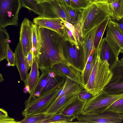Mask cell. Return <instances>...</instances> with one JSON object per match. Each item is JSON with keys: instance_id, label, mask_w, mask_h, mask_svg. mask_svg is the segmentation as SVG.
<instances>
[{"instance_id": "cell-16", "label": "cell", "mask_w": 123, "mask_h": 123, "mask_svg": "<svg viewBox=\"0 0 123 123\" xmlns=\"http://www.w3.org/2000/svg\"><path fill=\"white\" fill-rule=\"evenodd\" d=\"M33 21L34 23L41 27L54 31L65 38V26L61 18H47L39 16L34 18Z\"/></svg>"}, {"instance_id": "cell-39", "label": "cell", "mask_w": 123, "mask_h": 123, "mask_svg": "<svg viewBox=\"0 0 123 123\" xmlns=\"http://www.w3.org/2000/svg\"><path fill=\"white\" fill-rule=\"evenodd\" d=\"M53 1L64 7L71 6L70 0H53Z\"/></svg>"}, {"instance_id": "cell-46", "label": "cell", "mask_w": 123, "mask_h": 123, "mask_svg": "<svg viewBox=\"0 0 123 123\" xmlns=\"http://www.w3.org/2000/svg\"><path fill=\"white\" fill-rule=\"evenodd\" d=\"M4 79L3 78L2 75L0 73V82H2L3 81Z\"/></svg>"}, {"instance_id": "cell-25", "label": "cell", "mask_w": 123, "mask_h": 123, "mask_svg": "<svg viewBox=\"0 0 123 123\" xmlns=\"http://www.w3.org/2000/svg\"><path fill=\"white\" fill-rule=\"evenodd\" d=\"M84 88L77 83L65 77L63 87L58 92L56 97L61 96L68 92L81 90Z\"/></svg>"}, {"instance_id": "cell-32", "label": "cell", "mask_w": 123, "mask_h": 123, "mask_svg": "<svg viewBox=\"0 0 123 123\" xmlns=\"http://www.w3.org/2000/svg\"><path fill=\"white\" fill-rule=\"evenodd\" d=\"M75 32L74 34L75 39L78 44H82L83 40L82 31V22L80 21L74 25Z\"/></svg>"}, {"instance_id": "cell-50", "label": "cell", "mask_w": 123, "mask_h": 123, "mask_svg": "<svg viewBox=\"0 0 123 123\" xmlns=\"http://www.w3.org/2000/svg\"></svg>"}, {"instance_id": "cell-12", "label": "cell", "mask_w": 123, "mask_h": 123, "mask_svg": "<svg viewBox=\"0 0 123 123\" xmlns=\"http://www.w3.org/2000/svg\"><path fill=\"white\" fill-rule=\"evenodd\" d=\"M81 90L68 92L57 97L50 105L45 113L53 115L62 112L78 97Z\"/></svg>"}, {"instance_id": "cell-5", "label": "cell", "mask_w": 123, "mask_h": 123, "mask_svg": "<svg viewBox=\"0 0 123 123\" xmlns=\"http://www.w3.org/2000/svg\"><path fill=\"white\" fill-rule=\"evenodd\" d=\"M64 60L69 66L82 73L86 65L82 44H76L65 39L62 46Z\"/></svg>"}, {"instance_id": "cell-26", "label": "cell", "mask_w": 123, "mask_h": 123, "mask_svg": "<svg viewBox=\"0 0 123 123\" xmlns=\"http://www.w3.org/2000/svg\"><path fill=\"white\" fill-rule=\"evenodd\" d=\"M10 37L5 28H0V61L5 59Z\"/></svg>"}, {"instance_id": "cell-24", "label": "cell", "mask_w": 123, "mask_h": 123, "mask_svg": "<svg viewBox=\"0 0 123 123\" xmlns=\"http://www.w3.org/2000/svg\"><path fill=\"white\" fill-rule=\"evenodd\" d=\"M39 26L33 22L32 27V50L33 53V58H38L40 48V39L39 29Z\"/></svg>"}, {"instance_id": "cell-23", "label": "cell", "mask_w": 123, "mask_h": 123, "mask_svg": "<svg viewBox=\"0 0 123 123\" xmlns=\"http://www.w3.org/2000/svg\"><path fill=\"white\" fill-rule=\"evenodd\" d=\"M64 7L68 22L74 25L81 21L82 17V9L75 8L71 6Z\"/></svg>"}, {"instance_id": "cell-47", "label": "cell", "mask_w": 123, "mask_h": 123, "mask_svg": "<svg viewBox=\"0 0 123 123\" xmlns=\"http://www.w3.org/2000/svg\"><path fill=\"white\" fill-rule=\"evenodd\" d=\"M95 1L97 2H105L106 0H94Z\"/></svg>"}, {"instance_id": "cell-18", "label": "cell", "mask_w": 123, "mask_h": 123, "mask_svg": "<svg viewBox=\"0 0 123 123\" xmlns=\"http://www.w3.org/2000/svg\"><path fill=\"white\" fill-rule=\"evenodd\" d=\"M15 65L19 74L21 80L24 81L25 86H27L28 71L30 67L26 57L23 52L22 46L19 42L15 49Z\"/></svg>"}, {"instance_id": "cell-28", "label": "cell", "mask_w": 123, "mask_h": 123, "mask_svg": "<svg viewBox=\"0 0 123 123\" xmlns=\"http://www.w3.org/2000/svg\"><path fill=\"white\" fill-rule=\"evenodd\" d=\"M75 119V117L66 115L60 113L53 115L41 123H73L72 121Z\"/></svg>"}, {"instance_id": "cell-4", "label": "cell", "mask_w": 123, "mask_h": 123, "mask_svg": "<svg viewBox=\"0 0 123 123\" xmlns=\"http://www.w3.org/2000/svg\"><path fill=\"white\" fill-rule=\"evenodd\" d=\"M65 80L60 82L41 96L29 101H25V108L22 112V115L25 117L28 115L45 113L62 88Z\"/></svg>"}, {"instance_id": "cell-7", "label": "cell", "mask_w": 123, "mask_h": 123, "mask_svg": "<svg viewBox=\"0 0 123 123\" xmlns=\"http://www.w3.org/2000/svg\"><path fill=\"white\" fill-rule=\"evenodd\" d=\"M41 72L37 85L25 101H29L41 96L65 79V76L56 73L51 68Z\"/></svg>"}, {"instance_id": "cell-8", "label": "cell", "mask_w": 123, "mask_h": 123, "mask_svg": "<svg viewBox=\"0 0 123 123\" xmlns=\"http://www.w3.org/2000/svg\"><path fill=\"white\" fill-rule=\"evenodd\" d=\"M22 7L20 0H0V28L9 25L17 26Z\"/></svg>"}, {"instance_id": "cell-43", "label": "cell", "mask_w": 123, "mask_h": 123, "mask_svg": "<svg viewBox=\"0 0 123 123\" xmlns=\"http://www.w3.org/2000/svg\"><path fill=\"white\" fill-rule=\"evenodd\" d=\"M118 24L120 29L123 33V19H122L117 21H116Z\"/></svg>"}, {"instance_id": "cell-34", "label": "cell", "mask_w": 123, "mask_h": 123, "mask_svg": "<svg viewBox=\"0 0 123 123\" xmlns=\"http://www.w3.org/2000/svg\"><path fill=\"white\" fill-rule=\"evenodd\" d=\"M71 6L77 9H83L86 8L91 2L87 0H70Z\"/></svg>"}, {"instance_id": "cell-10", "label": "cell", "mask_w": 123, "mask_h": 123, "mask_svg": "<svg viewBox=\"0 0 123 123\" xmlns=\"http://www.w3.org/2000/svg\"><path fill=\"white\" fill-rule=\"evenodd\" d=\"M110 69L112 76L103 91L111 95L123 93V64L119 61Z\"/></svg>"}, {"instance_id": "cell-44", "label": "cell", "mask_w": 123, "mask_h": 123, "mask_svg": "<svg viewBox=\"0 0 123 123\" xmlns=\"http://www.w3.org/2000/svg\"><path fill=\"white\" fill-rule=\"evenodd\" d=\"M38 3L40 4L45 2H50L53 1V0H34Z\"/></svg>"}, {"instance_id": "cell-3", "label": "cell", "mask_w": 123, "mask_h": 123, "mask_svg": "<svg viewBox=\"0 0 123 123\" xmlns=\"http://www.w3.org/2000/svg\"><path fill=\"white\" fill-rule=\"evenodd\" d=\"M112 75L107 61L101 60L97 55L92 71L85 89L95 96L104 90Z\"/></svg>"}, {"instance_id": "cell-41", "label": "cell", "mask_w": 123, "mask_h": 123, "mask_svg": "<svg viewBox=\"0 0 123 123\" xmlns=\"http://www.w3.org/2000/svg\"><path fill=\"white\" fill-rule=\"evenodd\" d=\"M33 53L31 50L28 54L26 56L27 59L28 63L31 68L32 63L33 60Z\"/></svg>"}, {"instance_id": "cell-19", "label": "cell", "mask_w": 123, "mask_h": 123, "mask_svg": "<svg viewBox=\"0 0 123 123\" xmlns=\"http://www.w3.org/2000/svg\"><path fill=\"white\" fill-rule=\"evenodd\" d=\"M31 69L28 74L27 85L25 87L28 90L30 94L32 92L37 85L40 77V72L37 63V58H33V62Z\"/></svg>"}, {"instance_id": "cell-17", "label": "cell", "mask_w": 123, "mask_h": 123, "mask_svg": "<svg viewBox=\"0 0 123 123\" xmlns=\"http://www.w3.org/2000/svg\"><path fill=\"white\" fill-rule=\"evenodd\" d=\"M51 68L56 73L68 77L75 81L84 89L81 73L69 66L64 61L54 64Z\"/></svg>"}, {"instance_id": "cell-29", "label": "cell", "mask_w": 123, "mask_h": 123, "mask_svg": "<svg viewBox=\"0 0 123 123\" xmlns=\"http://www.w3.org/2000/svg\"><path fill=\"white\" fill-rule=\"evenodd\" d=\"M53 115L46 113L28 115L25 117L22 120L18 121V123H41Z\"/></svg>"}, {"instance_id": "cell-13", "label": "cell", "mask_w": 123, "mask_h": 123, "mask_svg": "<svg viewBox=\"0 0 123 123\" xmlns=\"http://www.w3.org/2000/svg\"><path fill=\"white\" fill-rule=\"evenodd\" d=\"M97 55L103 61H107L110 69L119 61V55L106 37L102 39L97 48Z\"/></svg>"}, {"instance_id": "cell-40", "label": "cell", "mask_w": 123, "mask_h": 123, "mask_svg": "<svg viewBox=\"0 0 123 123\" xmlns=\"http://www.w3.org/2000/svg\"><path fill=\"white\" fill-rule=\"evenodd\" d=\"M61 19L64 22L65 26L72 32L74 35L75 32V29L74 25L71 23L63 20L62 19Z\"/></svg>"}, {"instance_id": "cell-31", "label": "cell", "mask_w": 123, "mask_h": 123, "mask_svg": "<svg viewBox=\"0 0 123 123\" xmlns=\"http://www.w3.org/2000/svg\"><path fill=\"white\" fill-rule=\"evenodd\" d=\"M22 7L26 8L39 16L42 15L41 6L34 0H20Z\"/></svg>"}, {"instance_id": "cell-21", "label": "cell", "mask_w": 123, "mask_h": 123, "mask_svg": "<svg viewBox=\"0 0 123 123\" xmlns=\"http://www.w3.org/2000/svg\"><path fill=\"white\" fill-rule=\"evenodd\" d=\"M86 102L78 97L73 102L61 113L66 115L76 117L82 113Z\"/></svg>"}, {"instance_id": "cell-1", "label": "cell", "mask_w": 123, "mask_h": 123, "mask_svg": "<svg viewBox=\"0 0 123 123\" xmlns=\"http://www.w3.org/2000/svg\"><path fill=\"white\" fill-rule=\"evenodd\" d=\"M39 26L40 43L37 63L42 71L64 61L62 46L66 38L54 31Z\"/></svg>"}, {"instance_id": "cell-45", "label": "cell", "mask_w": 123, "mask_h": 123, "mask_svg": "<svg viewBox=\"0 0 123 123\" xmlns=\"http://www.w3.org/2000/svg\"><path fill=\"white\" fill-rule=\"evenodd\" d=\"M116 0H106V2L109 4H111Z\"/></svg>"}, {"instance_id": "cell-48", "label": "cell", "mask_w": 123, "mask_h": 123, "mask_svg": "<svg viewBox=\"0 0 123 123\" xmlns=\"http://www.w3.org/2000/svg\"><path fill=\"white\" fill-rule=\"evenodd\" d=\"M123 64V57L122 58L120 61Z\"/></svg>"}, {"instance_id": "cell-2", "label": "cell", "mask_w": 123, "mask_h": 123, "mask_svg": "<svg viewBox=\"0 0 123 123\" xmlns=\"http://www.w3.org/2000/svg\"><path fill=\"white\" fill-rule=\"evenodd\" d=\"M82 31L83 38L91 31L107 18L112 17L109 5L106 1H94L82 9Z\"/></svg>"}, {"instance_id": "cell-30", "label": "cell", "mask_w": 123, "mask_h": 123, "mask_svg": "<svg viewBox=\"0 0 123 123\" xmlns=\"http://www.w3.org/2000/svg\"><path fill=\"white\" fill-rule=\"evenodd\" d=\"M110 18H107L98 26L94 38L93 47L94 49H96L98 47Z\"/></svg>"}, {"instance_id": "cell-36", "label": "cell", "mask_w": 123, "mask_h": 123, "mask_svg": "<svg viewBox=\"0 0 123 123\" xmlns=\"http://www.w3.org/2000/svg\"><path fill=\"white\" fill-rule=\"evenodd\" d=\"M94 96L85 89H83L79 93L78 97L81 99L87 101Z\"/></svg>"}, {"instance_id": "cell-9", "label": "cell", "mask_w": 123, "mask_h": 123, "mask_svg": "<svg viewBox=\"0 0 123 123\" xmlns=\"http://www.w3.org/2000/svg\"><path fill=\"white\" fill-rule=\"evenodd\" d=\"M123 115L108 111L96 114H80L76 117L75 123H119L123 120Z\"/></svg>"}, {"instance_id": "cell-42", "label": "cell", "mask_w": 123, "mask_h": 123, "mask_svg": "<svg viewBox=\"0 0 123 123\" xmlns=\"http://www.w3.org/2000/svg\"><path fill=\"white\" fill-rule=\"evenodd\" d=\"M8 116L7 112L2 108L0 109V117H3Z\"/></svg>"}, {"instance_id": "cell-22", "label": "cell", "mask_w": 123, "mask_h": 123, "mask_svg": "<svg viewBox=\"0 0 123 123\" xmlns=\"http://www.w3.org/2000/svg\"><path fill=\"white\" fill-rule=\"evenodd\" d=\"M98 26L88 33L83 38L82 44L84 50L86 64L88 58L93 48L95 36Z\"/></svg>"}, {"instance_id": "cell-15", "label": "cell", "mask_w": 123, "mask_h": 123, "mask_svg": "<svg viewBox=\"0 0 123 123\" xmlns=\"http://www.w3.org/2000/svg\"><path fill=\"white\" fill-rule=\"evenodd\" d=\"M42 11L41 16L47 18H59L68 22L65 7L53 1L39 4Z\"/></svg>"}, {"instance_id": "cell-49", "label": "cell", "mask_w": 123, "mask_h": 123, "mask_svg": "<svg viewBox=\"0 0 123 123\" xmlns=\"http://www.w3.org/2000/svg\"><path fill=\"white\" fill-rule=\"evenodd\" d=\"M87 0L91 2L95 1H94V0Z\"/></svg>"}, {"instance_id": "cell-37", "label": "cell", "mask_w": 123, "mask_h": 123, "mask_svg": "<svg viewBox=\"0 0 123 123\" xmlns=\"http://www.w3.org/2000/svg\"><path fill=\"white\" fill-rule=\"evenodd\" d=\"M66 38L70 40L76 44H78L72 32L65 26L64 27Z\"/></svg>"}, {"instance_id": "cell-27", "label": "cell", "mask_w": 123, "mask_h": 123, "mask_svg": "<svg viewBox=\"0 0 123 123\" xmlns=\"http://www.w3.org/2000/svg\"><path fill=\"white\" fill-rule=\"evenodd\" d=\"M109 5L113 15L111 19L117 21L123 18V0H116Z\"/></svg>"}, {"instance_id": "cell-33", "label": "cell", "mask_w": 123, "mask_h": 123, "mask_svg": "<svg viewBox=\"0 0 123 123\" xmlns=\"http://www.w3.org/2000/svg\"><path fill=\"white\" fill-rule=\"evenodd\" d=\"M106 111L117 113L123 115V97L113 103Z\"/></svg>"}, {"instance_id": "cell-11", "label": "cell", "mask_w": 123, "mask_h": 123, "mask_svg": "<svg viewBox=\"0 0 123 123\" xmlns=\"http://www.w3.org/2000/svg\"><path fill=\"white\" fill-rule=\"evenodd\" d=\"M106 30L107 40L118 54L123 53V33L117 23L110 18Z\"/></svg>"}, {"instance_id": "cell-14", "label": "cell", "mask_w": 123, "mask_h": 123, "mask_svg": "<svg viewBox=\"0 0 123 123\" xmlns=\"http://www.w3.org/2000/svg\"><path fill=\"white\" fill-rule=\"evenodd\" d=\"M32 22L25 18L21 23L20 32L19 42L24 54L26 56L32 49Z\"/></svg>"}, {"instance_id": "cell-6", "label": "cell", "mask_w": 123, "mask_h": 123, "mask_svg": "<svg viewBox=\"0 0 123 123\" xmlns=\"http://www.w3.org/2000/svg\"><path fill=\"white\" fill-rule=\"evenodd\" d=\"M123 97V93L110 94L103 91L87 101L82 114L92 115L102 113L114 102Z\"/></svg>"}, {"instance_id": "cell-38", "label": "cell", "mask_w": 123, "mask_h": 123, "mask_svg": "<svg viewBox=\"0 0 123 123\" xmlns=\"http://www.w3.org/2000/svg\"><path fill=\"white\" fill-rule=\"evenodd\" d=\"M18 121H16L15 119L11 118L8 116L0 117V123H18Z\"/></svg>"}, {"instance_id": "cell-20", "label": "cell", "mask_w": 123, "mask_h": 123, "mask_svg": "<svg viewBox=\"0 0 123 123\" xmlns=\"http://www.w3.org/2000/svg\"><path fill=\"white\" fill-rule=\"evenodd\" d=\"M97 55V48H93L87 59L85 69L81 74L84 89L87 84L96 61Z\"/></svg>"}, {"instance_id": "cell-35", "label": "cell", "mask_w": 123, "mask_h": 123, "mask_svg": "<svg viewBox=\"0 0 123 123\" xmlns=\"http://www.w3.org/2000/svg\"><path fill=\"white\" fill-rule=\"evenodd\" d=\"M5 59H6L9 66H14L15 65V56L10 48L9 44L7 47Z\"/></svg>"}]
</instances>
